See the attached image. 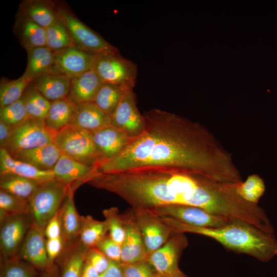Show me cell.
Returning <instances> with one entry per match:
<instances>
[{
    "label": "cell",
    "instance_id": "35",
    "mask_svg": "<svg viewBox=\"0 0 277 277\" xmlns=\"http://www.w3.org/2000/svg\"><path fill=\"white\" fill-rule=\"evenodd\" d=\"M29 117L45 121L51 102L32 86L23 95Z\"/></svg>",
    "mask_w": 277,
    "mask_h": 277
},
{
    "label": "cell",
    "instance_id": "10",
    "mask_svg": "<svg viewBox=\"0 0 277 277\" xmlns=\"http://www.w3.org/2000/svg\"><path fill=\"white\" fill-rule=\"evenodd\" d=\"M147 255L164 245L173 234L161 217L149 209H133Z\"/></svg>",
    "mask_w": 277,
    "mask_h": 277
},
{
    "label": "cell",
    "instance_id": "3",
    "mask_svg": "<svg viewBox=\"0 0 277 277\" xmlns=\"http://www.w3.org/2000/svg\"><path fill=\"white\" fill-rule=\"evenodd\" d=\"M69 186L55 179L39 185L29 200L28 214L32 224L45 230L61 207Z\"/></svg>",
    "mask_w": 277,
    "mask_h": 277
},
{
    "label": "cell",
    "instance_id": "34",
    "mask_svg": "<svg viewBox=\"0 0 277 277\" xmlns=\"http://www.w3.org/2000/svg\"><path fill=\"white\" fill-rule=\"evenodd\" d=\"M265 183L256 174L249 175L245 181L238 184L236 190L238 194L245 201L258 204L265 191Z\"/></svg>",
    "mask_w": 277,
    "mask_h": 277
},
{
    "label": "cell",
    "instance_id": "23",
    "mask_svg": "<svg viewBox=\"0 0 277 277\" xmlns=\"http://www.w3.org/2000/svg\"><path fill=\"white\" fill-rule=\"evenodd\" d=\"M62 154L56 145L52 143L10 154L16 160L30 164L40 169L52 170Z\"/></svg>",
    "mask_w": 277,
    "mask_h": 277
},
{
    "label": "cell",
    "instance_id": "14",
    "mask_svg": "<svg viewBox=\"0 0 277 277\" xmlns=\"http://www.w3.org/2000/svg\"><path fill=\"white\" fill-rule=\"evenodd\" d=\"M91 133L98 154L96 166L120 153L132 139L124 132L111 125Z\"/></svg>",
    "mask_w": 277,
    "mask_h": 277
},
{
    "label": "cell",
    "instance_id": "22",
    "mask_svg": "<svg viewBox=\"0 0 277 277\" xmlns=\"http://www.w3.org/2000/svg\"><path fill=\"white\" fill-rule=\"evenodd\" d=\"M71 80L63 74L51 72L36 78L30 84L44 97L52 102L68 96Z\"/></svg>",
    "mask_w": 277,
    "mask_h": 277
},
{
    "label": "cell",
    "instance_id": "1",
    "mask_svg": "<svg viewBox=\"0 0 277 277\" xmlns=\"http://www.w3.org/2000/svg\"><path fill=\"white\" fill-rule=\"evenodd\" d=\"M143 115V133L132 138L118 154L97 165V172L163 168L224 183L238 184L243 181L232 154L204 125L156 108Z\"/></svg>",
    "mask_w": 277,
    "mask_h": 277
},
{
    "label": "cell",
    "instance_id": "18",
    "mask_svg": "<svg viewBox=\"0 0 277 277\" xmlns=\"http://www.w3.org/2000/svg\"><path fill=\"white\" fill-rule=\"evenodd\" d=\"M81 185L77 183L69 186L68 192L60 208L62 238L65 244L71 243L79 238L82 216L80 215L74 202V193Z\"/></svg>",
    "mask_w": 277,
    "mask_h": 277
},
{
    "label": "cell",
    "instance_id": "9",
    "mask_svg": "<svg viewBox=\"0 0 277 277\" xmlns=\"http://www.w3.org/2000/svg\"><path fill=\"white\" fill-rule=\"evenodd\" d=\"M110 125L124 132L131 138L138 136L144 131V119L137 107L133 89L124 91L119 104L111 115Z\"/></svg>",
    "mask_w": 277,
    "mask_h": 277
},
{
    "label": "cell",
    "instance_id": "43",
    "mask_svg": "<svg viewBox=\"0 0 277 277\" xmlns=\"http://www.w3.org/2000/svg\"><path fill=\"white\" fill-rule=\"evenodd\" d=\"M64 244L62 236L55 239H46V251L51 266L54 265V262L60 255Z\"/></svg>",
    "mask_w": 277,
    "mask_h": 277
},
{
    "label": "cell",
    "instance_id": "8",
    "mask_svg": "<svg viewBox=\"0 0 277 277\" xmlns=\"http://www.w3.org/2000/svg\"><path fill=\"white\" fill-rule=\"evenodd\" d=\"M183 233H173L161 247L150 254L148 261L159 275L163 277H184L178 266L180 255L187 245Z\"/></svg>",
    "mask_w": 277,
    "mask_h": 277
},
{
    "label": "cell",
    "instance_id": "36",
    "mask_svg": "<svg viewBox=\"0 0 277 277\" xmlns=\"http://www.w3.org/2000/svg\"><path fill=\"white\" fill-rule=\"evenodd\" d=\"M30 83L24 75L16 80L2 82L0 87L1 108L19 100Z\"/></svg>",
    "mask_w": 277,
    "mask_h": 277
},
{
    "label": "cell",
    "instance_id": "4",
    "mask_svg": "<svg viewBox=\"0 0 277 277\" xmlns=\"http://www.w3.org/2000/svg\"><path fill=\"white\" fill-rule=\"evenodd\" d=\"M54 143L63 154L85 164L96 166L98 154L90 132L70 124L56 132Z\"/></svg>",
    "mask_w": 277,
    "mask_h": 277
},
{
    "label": "cell",
    "instance_id": "42",
    "mask_svg": "<svg viewBox=\"0 0 277 277\" xmlns=\"http://www.w3.org/2000/svg\"><path fill=\"white\" fill-rule=\"evenodd\" d=\"M86 261L93 266L100 274L108 268L111 262L97 247L88 249Z\"/></svg>",
    "mask_w": 277,
    "mask_h": 277
},
{
    "label": "cell",
    "instance_id": "48",
    "mask_svg": "<svg viewBox=\"0 0 277 277\" xmlns=\"http://www.w3.org/2000/svg\"><path fill=\"white\" fill-rule=\"evenodd\" d=\"M59 271L57 267L54 265L52 267L42 271L39 277H58Z\"/></svg>",
    "mask_w": 277,
    "mask_h": 277
},
{
    "label": "cell",
    "instance_id": "16",
    "mask_svg": "<svg viewBox=\"0 0 277 277\" xmlns=\"http://www.w3.org/2000/svg\"><path fill=\"white\" fill-rule=\"evenodd\" d=\"M132 212L123 215L126 227V234L121 245L122 264L147 260L148 257L140 229Z\"/></svg>",
    "mask_w": 277,
    "mask_h": 277
},
{
    "label": "cell",
    "instance_id": "12",
    "mask_svg": "<svg viewBox=\"0 0 277 277\" xmlns=\"http://www.w3.org/2000/svg\"><path fill=\"white\" fill-rule=\"evenodd\" d=\"M26 214L12 216L1 222L0 249L2 262L18 256L16 253L23 244L32 223Z\"/></svg>",
    "mask_w": 277,
    "mask_h": 277
},
{
    "label": "cell",
    "instance_id": "5",
    "mask_svg": "<svg viewBox=\"0 0 277 277\" xmlns=\"http://www.w3.org/2000/svg\"><path fill=\"white\" fill-rule=\"evenodd\" d=\"M58 19L68 30L74 46L93 54H119V50L80 21L71 11L56 9Z\"/></svg>",
    "mask_w": 277,
    "mask_h": 277
},
{
    "label": "cell",
    "instance_id": "20",
    "mask_svg": "<svg viewBox=\"0 0 277 277\" xmlns=\"http://www.w3.org/2000/svg\"><path fill=\"white\" fill-rule=\"evenodd\" d=\"M111 116L93 102L76 105L71 124L90 132L110 125Z\"/></svg>",
    "mask_w": 277,
    "mask_h": 277
},
{
    "label": "cell",
    "instance_id": "33",
    "mask_svg": "<svg viewBox=\"0 0 277 277\" xmlns=\"http://www.w3.org/2000/svg\"><path fill=\"white\" fill-rule=\"evenodd\" d=\"M46 46L53 51L74 46L70 35L58 19L45 29Z\"/></svg>",
    "mask_w": 277,
    "mask_h": 277
},
{
    "label": "cell",
    "instance_id": "24",
    "mask_svg": "<svg viewBox=\"0 0 277 277\" xmlns=\"http://www.w3.org/2000/svg\"><path fill=\"white\" fill-rule=\"evenodd\" d=\"M14 31L22 46L27 51L46 46L45 28L35 23L20 10L16 15Z\"/></svg>",
    "mask_w": 277,
    "mask_h": 277
},
{
    "label": "cell",
    "instance_id": "49",
    "mask_svg": "<svg viewBox=\"0 0 277 277\" xmlns=\"http://www.w3.org/2000/svg\"><path fill=\"white\" fill-rule=\"evenodd\" d=\"M156 277H163V276H162L159 275L158 274H157Z\"/></svg>",
    "mask_w": 277,
    "mask_h": 277
},
{
    "label": "cell",
    "instance_id": "26",
    "mask_svg": "<svg viewBox=\"0 0 277 277\" xmlns=\"http://www.w3.org/2000/svg\"><path fill=\"white\" fill-rule=\"evenodd\" d=\"M76 105L68 96L51 102L45 120L50 129L58 131L71 123Z\"/></svg>",
    "mask_w": 277,
    "mask_h": 277
},
{
    "label": "cell",
    "instance_id": "7",
    "mask_svg": "<svg viewBox=\"0 0 277 277\" xmlns=\"http://www.w3.org/2000/svg\"><path fill=\"white\" fill-rule=\"evenodd\" d=\"M93 68L103 83L134 89L137 76L136 65L120 54H95Z\"/></svg>",
    "mask_w": 277,
    "mask_h": 277
},
{
    "label": "cell",
    "instance_id": "31",
    "mask_svg": "<svg viewBox=\"0 0 277 277\" xmlns=\"http://www.w3.org/2000/svg\"><path fill=\"white\" fill-rule=\"evenodd\" d=\"M126 89L116 85L103 83L93 101L106 114L111 115Z\"/></svg>",
    "mask_w": 277,
    "mask_h": 277
},
{
    "label": "cell",
    "instance_id": "50",
    "mask_svg": "<svg viewBox=\"0 0 277 277\" xmlns=\"http://www.w3.org/2000/svg\"><path fill=\"white\" fill-rule=\"evenodd\" d=\"M184 277H187L186 275H185Z\"/></svg>",
    "mask_w": 277,
    "mask_h": 277
},
{
    "label": "cell",
    "instance_id": "44",
    "mask_svg": "<svg viewBox=\"0 0 277 277\" xmlns=\"http://www.w3.org/2000/svg\"><path fill=\"white\" fill-rule=\"evenodd\" d=\"M44 233L46 239H55L62 236L60 209L47 224Z\"/></svg>",
    "mask_w": 277,
    "mask_h": 277
},
{
    "label": "cell",
    "instance_id": "17",
    "mask_svg": "<svg viewBox=\"0 0 277 277\" xmlns=\"http://www.w3.org/2000/svg\"><path fill=\"white\" fill-rule=\"evenodd\" d=\"M12 174L34 180L40 185L55 179L53 170H42L13 158L4 148L0 149V175Z\"/></svg>",
    "mask_w": 277,
    "mask_h": 277
},
{
    "label": "cell",
    "instance_id": "2",
    "mask_svg": "<svg viewBox=\"0 0 277 277\" xmlns=\"http://www.w3.org/2000/svg\"><path fill=\"white\" fill-rule=\"evenodd\" d=\"M160 216L173 233L187 232L204 235L229 250L248 254L264 262L277 255V240L273 234L244 221L232 220L220 227L204 228L190 226L171 217Z\"/></svg>",
    "mask_w": 277,
    "mask_h": 277
},
{
    "label": "cell",
    "instance_id": "39",
    "mask_svg": "<svg viewBox=\"0 0 277 277\" xmlns=\"http://www.w3.org/2000/svg\"><path fill=\"white\" fill-rule=\"evenodd\" d=\"M28 117L23 96L0 109V120L12 127L17 126Z\"/></svg>",
    "mask_w": 277,
    "mask_h": 277
},
{
    "label": "cell",
    "instance_id": "40",
    "mask_svg": "<svg viewBox=\"0 0 277 277\" xmlns=\"http://www.w3.org/2000/svg\"><path fill=\"white\" fill-rule=\"evenodd\" d=\"M121 264L124 277H156L157 274L148 260Z\"/></svg>",
    "mask_w": 277,
    "mask_h": 277
},
{
    "label": "cell",
    "instance_id": "47",
    "mask_svg": "<svg viewBox=\"0 0 277 277\" xmlns=\"http://www.w3.org/2000/svg\"><path fill=\"white\" fill-rule=\"evenodd\" d=\"M100 273L89 263L85 261L81 277H98Z\"/></svg>",
    "mask_w": 277,
    "mask_h": 277
},
{
    "label": "cell",
    "instance_id": "38",
    "mask_svg": "<svg viewBox=\"0 0 277 277\" xmlns=\"http://www.w3.org/2000/svg\"><path fill=\"white\" fill-rule=\"evenodd\" d=\"M36 269L18 256L1 262L0 277H39Z\"/></svg>",
    "mask_w": 277,
    "mask_h": 277
},
{
    "label": "cell",
    "instance_id": "21",
    "mask_svg": "<svg viewBox=\"0 0 277 277\" xmlns=\"http://www.w3.org/2000/svg\"><path fill=\"white\" fill-rule=\"evenodd\" d=\"M103 82L94 68L71 79L68 97L76 105L93 102Z\"/></svg>",
    "mask_w": 277,
    "mask_h": 277
},
{
    "label": "cell",
    "instance_id": "6",
    "mask_svg": "<svg viewBox=\"0 0 277 277\" xmlns=\"http://www.w3.org/2000/svg\"><path fill=\"white\" fill-rule=\"evenodd\" d=\"M56 132L49 128L45 121L28 116L13 127L10 137L3 148L11 154L42 146L54 143Z\"/></svg>",
    "mask_w": 277,
    "mask_h": 277
},
{
    "label": "cell",
    "instance_id": "25",
    "mask_svg": "<svg viewBox=\"0 0 277 277\" xmlns=\"http://www.w3.org/2000/svg\"><path fill=\"white\" fill-rule=\"evenodd\" d=\"M27 51L28 62L24 75L31 83L52 72L54 64V51L47 46L30 49Z\"/></svg>",
    "mask_w": 277,
    "mask_h": 277
},
{
    "label": "cell",
    "instance_id": "29",
    "mask_svg": "<svg viewBox=\"0 0 277 277\" xmlns=\"http://www.w3.org/2000/svg\"><path fill=\"white\" fill-rule=\"evenodd\" d=\"M39 185L34 180L17 175H1V189L24 199L29 200Z\"/></svg>",
    "mask_w": 277,
    "mask_h": 277
},
{
    "label": "cell",
    "instance_id": "32",
    "mask_svg": "<svg viewBox=\"0 0 277 277\" xmlns=\"http://www.w3.org/2000/svg\"><path fill=\"white\" fill-rule=\"evenodd\" d=\"M29 200L0 190V220L22 214H28Z\"/></svg>",
    "mask_w": 277,
    "mask_h": 277
},
{
    "label": "cell",
    "instance_id": "30",
    "mask_svg": "<svg viewBox=\"0 0 277 277\" xmlns=\"http://www.w3.org/2000/svg\"><path fill=\"white\" fill-rule=\"evenodd\" d=\"M88 249L80 242L74 244L65 256L58 277H81Z\"/></svg>",
    "mask_w": 277,
    "mask_h": 277
},
{
    "label": "cell",
    "instance_id": "46",
    "mask_svg": "<svg viewBox=\"0 0 277 277\" xmlns=\"http://www.w3.org/2000/svg\"><path fill=\"white\" fill-rule=\"evenodd\" d=\"M13 130L11 127L0 120V146L4 148L9 140Z\"/></svg>",
    "mask_w": 277,
    "mask_h": 277
},
{
    "label": "cell",
    "instance_id": "13",
    "mask_svg": "<svg viewBox=\"0 0 277 277\" xmlns=\"http://www.w3.org/2000/svg\"><path fill=\"white\" fill-rule=\"evenodd\" d=\"M55 61L52 72L75 78L94 66L95 54L75 46L54 51Z\"/></svg>",
    "mask_w": 277,
    "mask_h": 277
},
{
    "label": "cell",
    "instance_id": "41",
    "mask_svg": "<svg viewBox=\"0 0 277 277\" xmlns=\"http://www.w3.org/2000/svg\"><path fill=\"white\" fill-rule=\"evenodd\" d=\"M96 247L111 262L121 263V245L114 241L109 235L103 239Z\"/></svg>",
    "mask_w": 277,
    "mask_h": 277
},
{
    "label": "cell",
    "instance_id": "37",
    "mask_svg": "<svg viewBox=\"0 0 277 277\" xmlns=\"http://www.w3.org/2000/svg\"><path fill=\"white\" fill-rule=\"evenodd\" d=\"M105 221L108 227L109 236L122 245L126 234V227L123 215L116 207H111L103 211Z\"/></svg>",
    "mask_w": 277,
    "mask_h": 277
},
{
    "label": "cell",
    "instance_id": "45",
    "mask_svg": "<svg viewBox=\"0 0 277 277\" xmlns=\"http://www.w3.org/2000/svg\"><path fill=\"white\" fill-rule=\"evenodd\" d=\"M98 277H124L121 263L111 262L108 268Z\"/></svg>",
    "mask_w": 277,
    "mask_h": 277
},
{
    "label": "cell",
    "instance_id": "15",
    "mask_svg": "<svg viewBox=\"0 0 277 277\" xmlns=\"http://www.w3.org/2000/svg\"><path fill=\"white\" fill-rule=\"evenodd\" d=\"M45 238L44 230L31 224L22 244L20 254L24 261L42 271L52 267L46 251Z\"/></svg>",
    "mask_w": 277,
    "mask_h": 277
},
{
    "label": "cell",
    "instance_id": "11",
    "mask_svg": "<svg viewBox=\"0 0 277 277\" xmlns=\"http://www.w3.org/2000/svg\"><path fill=\"white\" fill-rule=\"evenodd\" d=\"M159 216L171 217L186 224L197 227L217 228L232 220L214 214L196 207L171 205L151 210Z\"/></svg>",
    "mask_w": 277,
    "mask_h": 277
},
{
    "label": "cell",
    "instance_id": "27",
    "mask_svg": "<svg viewBox=\"0 0 277 277\" xmlns=\"http://www.w3.org/2000/svg\"><path fill=\"white\" fill-rule=\"evenodd\" d=\"M19 10L45 29L58 20L56 9L47 2L38 0L23 1Z\"/></svg>",
    "mask_w": 277,
    "mask_h": 277
},
{
    "label": "cell",
    "instance_id": "28",
    "mask_svg": "<svg viewBox=\"0 0 277 277\" xmlns=\"http://www.w3.org/2000/svg\"><path fill=\"white\" fill-rule=\"evenodd\" d=\"M108 232L105 221L96 220L90 215L82 216L80 242L87 248L96 247Z\"/></svg>",
    "mask_w": 277,
    "mask_h": 277
},
{
    "label": "cell",
    "instance_id": "19",
    "mask_svg": "<svg viewBox=\"0 0 277 277\" xmlns=\"http://www.w3.org/2000/svg\"><path fill=\"white\" fill-rule=\"evenodd\" d=\"M52 170L55 180L66 185H71L77 183H86L95 168L62 153Z\"/></svg>",
    "mask_w": 277,
    "mask_h": 277
}]
</instances>
